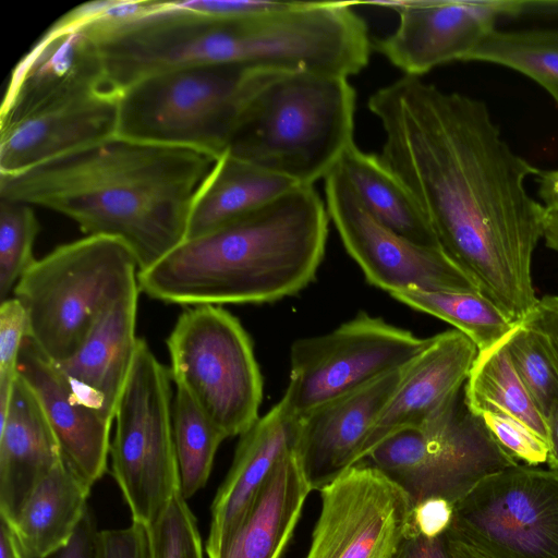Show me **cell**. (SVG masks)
<instances>
[{
  "label": "cell",
  "mask_w": 558,
  "mask_h": 558,
  "mask_svg": "<svg viewBox=\"0 0 558 558\" xmlns=\"http://www.w3.org/2000/svg\"><path fill=\"white\" fill-rule=\"evenodd\" d=\"M508 335L477 352L464 386V403L477 416L488 411L510 415L547 442L546 420L511 363L507 350Z\"/></svg>",
  "instance_id": "484cf974"
},
{
  "label": "cell",
  "mask_w": 558,
  "mask_h": 558,
  "mask_svg": "<svg viewBox=\"0 0 558 558\" xmlns=\"http://www.w3.org/2000/svg\"><path fill=\"white\" fill-rule=\"evenodd\" d=\"M446 534L490 558H558V470L487 475L453 505Z\"/></svg>",
  "instance_id": "8fae6325"
},
{
  "label": "cell",
  "mask_w": 558,
  "mask_h": 558,
  "mask_svg": "<svg viewBox=\"0 0 558 558\" xmlns=\"http://www.w3.org/2000/svg\"><path fill=\"white\" fill-rule=\"evenodd\" d=\"M61 460L40 402L17 375L0 421V518L12 524L35 487Z\"/></svg>",
  "instance_id": "44dd1931"
},
{
  "label": "cell",
  "mask_w": 558,
  "mask_h": 558,
  "mask_svg": "<svg viewBox=\"0 0 558 558\" xmlns=\"http://www.w3.org/2000/svg\"><path fill=\"white\" fill-rule=\"evenodd\" d=\"M339 166L366 210L378 222L414 243L441 247L411 193L378 155L362 151L353 144Z\"/></svg>",
  "instance_id": "d4e9b609"
},
{
  "label": "cell",
  "mask_w": 558,
  "mask_h": 558,
  "mask_svg": "<svg viewBox=\"0 0 558 558\" xmlns=\"http://www.w3.org/2000/svg\"><path fill=\"white\" fill-rule=\"evenodd\" d=\"M407 367L331 399L298 418L294 451L312 489L320 490L365 459L371 432Z\"/></svg>",
  "instance_id": "2e32d148"
},
{
  "label": "cell",
  "mask_w": 558,
  "mask_h": 558,
  "mask_svg": "<svg viewBox=\"0 0 558 558\" xmlns=\"http://www.w3.org/2000/svg\"><path fill=\"white\" fill-rule=\"evenodd\" d=\"M399 15L398 27L376 49L405 75L417 76L452 61H468L504 16L523 14V1H376Z\"/></svg>",
  "instance_id": "9a60e30c"
},
{
  "label": "cell",
  "mask_w": 558,
  "mask_h": 558,
  "mask_svg": "<svg viewBox=\"0 0 558 558\" xmlns=\"http://www.w3.org/2000/svg\"><path fill=\"white\" fill-rule=\"evenodd\" d=\"M96 558H153L149 529L132 522L123 529L99 531Z\"/></svg>",
  "instance_id": "e575fe53"
},
{
  "label": "cell",
  "mask_w": 558,
  "mask_h": 558,
  "mask_svg": "<svg viewBox=\"0 0 558 558\" xmlns=\"http://www.w3.org/2000/svg\"><path fill=\"white\" fill-rule=\"evenodd\" d=\"M468 61L494 63L522 73L545 88L558 106V29H494Z\"/></svg>",
  "instance_id": "83f0119b"
},
{
  "label": "cell",
  "mask_w": 558,
  "mask_h": 558,
  "mask_svg": "<svg viewBox=\"0 0 558 558\" xmlns=\"http://www.w3.org/2000/svg\"><path fill=\"white\" fill-rule=\"evenodd\" d=\"M169 367L138 338L134 363L119 400L110 444L111 475L132 522L151 527L180 493L173 439Z\"/></svg>",
  "instance_id": "9c48e42d"
},
{
  "label": "cell",
  "mask_w": 558,
  "mask_h": 558,
  "mask_svg": "<svg viewBox=\"0 0 558 558\" xmlns=\"http://www.w3.org/2000/svg\"><path fill=\"white\" fill-rule=\"evenodd\" d=\"M170 375L226 438L257 420L263 378L252 340L239 319L219 305L182 312L167 338Z\"/></svg>",
  "instance_id": "ba28073f"
},
{
  "label": "cell",
  "mask_w": 558,
  "mask_h": 558,
  "mask_svg": "<svg viewBox=\"0 0 558 558\" xmlns=\"http://www.w3.org/2000/svg\"><path fill=\"white\" fill-rule=\"evenodd\" d=\"M547 425V464L551 470H558V403L546 418Z\"/></svg>",
  "instance_id": "60d3db41"
},
{
  "label": "cell",
  "mask_w": 558,
  "mask_h": 558,
  "mask_svg": "<svg viewBox=\"0 0 558 558\" xmlns=\"http://www.w3.org/2000/svg\"><path fill=\"white\" fill-rule=\"evenodd\" d=\"M361 462L397 484L413 508L432 498L454 505L487 475L518 464L461 393L422 426L384 439Z\"/></svg>",
  "instance_id": "30bf717a"
},
{
  "label": "cell",
  "mask_w": 558,
  "mask_h": 558,
  "mask_svg": "<svg viewBox=\"0 0 558 558\" xmlns=\"http://www.w3.org/2000/svg\"><path fill=\"white\" fill-rule=\"evenodd\" d=\"M522 323L543 337L558 366V295H545L538 299Z\"/></svg>",
  "instance_id": "8d00e7d4"
},
{
  "label": "cell",
  "mask_w": 558,
  "mask_h": 558,
  "mask_svg": "<svg viewBox=\"0 0 558 558\" xmlns=\"http://www.w3.org/2000/svg\"><path fill=\"white\" fill-rule=\"evenodd\" d=\"M390 295L416 311L449 323L465 335L478 351L497 343L515 326L480 292L404 289Z\"/></svg>",
  "instance_id": "4316f807"
},
{
  "label": "cell",
  "mask_w": 558,
  "mask_h": 558,
  "mask_svg": "<svg viewBox=\"0 0 558 558\" xmlns=\"http://www.w3.org/2000/svg\"><path fill=\"white\" fill-rule=\"evenodd\" d=\"M90 486L61 460L35 487L10 524L25 558L64 547L88 512Z\"/></svg>",
  "instance_id": "cb8c5ba5"
},
{
  "label": "cell",
  "mask_w": 558,
  "mask_h": 558,
  "mask_svg": "<svg viewBox=\"0 0 558 558\" xmlns=\"http://www.w3.org/2000/svg\"><path fill=\"white\" fill-rule=\"evenodd\" d=\"M538 182V195L546 210L558 213V169L538 170L535 175Z\"/></svg>",
  "instance_id": "ab89813d"
},
{
  "label": "cell",
  "mask_w": 558,
  "mask_h": 558,
  "mask_svg": "<svg viewBox=\"0 0 558 558\" xmlns=\"http://www.w3.org/2000/svg\"><path fill=\"white\" fill-rule=\"evenodd\" d=\"M355 90L347 77L281 72L248 99L226 153L314 185L354 144Z\"/></svg>",
  "instance_id": "5b68a950"
},
{
  "label": "cell",
  "mask_w": 558,
  "mask_h": 558,
  "mask_svg": "<svg viewBox=\"0 0 558 558\" xmlns=\"http://www.w3.org/2000/svg\"><path fill=\"white\" fill-rule=\"evenodd\" d=\"M217 159L116 135L0 174V198L63 215L86 235L120 240L143 271L185 241L193 203Z\"/></svg>",
  "instance_id": "7a4b0ae2"
},
{
  "label": "cell",
  "mask_w": 558,
  "mask_h": 558,
  "mask_svg": "<svg viewBox=\"0 0 558 558\" xmlns=\"http://www.w3.org/2000/svg\"><path fill=\"white\" fill-rule=\"evenodd\" d=\"M481 417L496 441L515 460L531 466L547 461V442L522 422L495 411L485 412Z\"/></svg>",
  "instance_id": "d6a6232c"
},
{
  "label": "cell",
  "mask_w": 558,
  "mask_h": 558,
  "mask_svg": "<svg viewBox=\"0 0 558 558\" xmlns=\"http://www.w3.org/2000/svg\"><path fill=\"white\" fill-rule=\"evenodd\" d=\"M29 336L25 307L16 298L0 303V378L17 376V361L23 342Z\"/></svg>",
  "instance_id": "836d02e7"
},
{
  "label": "cell",
  "mask_w": 558,
  "mask_h": 558,
  "mask_svg": "<svg viewBox=\"0 0 558 558\" xmlns=\"http://www.w3.org/2000/svg\"><path fill=\"white\" fill-rule=\"evenodd\" d=\"M507 350L519 378L546 420L558 403V366L545 340L520 323L507 337Z\"/></svg>",
  "instance_id": "f546056e"
},
{
  "label": "cell",
  "mask_w": 558,
  "mask_h": 558,
  "mask_svg": "<svg viewBox=\"0 0 558 558\" xmlns=\"http://www.w3.org/2000/svg\"><path fill=\"white\" fill-rule=\"evenodd\" d=\"M543 238L549 248L558 252V213L545 209Z\"/></svg>",
  "instance_id": "7bdbcfd3"
},
{
  "label": "cell",
  "mask_w": 558,
  "mask_h": 558,
  "mask_svg": "<svg viewBox=\"0 0 558 558\" xmlns=\"http://www.w3.org/2000/svg\"><path fill=\"white\" fill-rule=\"evenodd\" d=\"M453 517V505L446 499L432 498L413 508L411 527L426 537L447 532Z\"/></svg>",
  "instance_id": "d590c367"
},
{
  "label": "cell",
  "mask_w": 558,
  "mask_h": 558,
  "mask_svg": "<svg viewBox=\"0 0 558 558\" xmlns=\"http://www.w3.org/2000/svg\"><path fill=\"white\" fill-rule=\"evenodd\" d=\"M174 450L184 499L202 489L226 436L182 389H175L172 409Z\"/></svg>",
  "instance_id": "f1b7e54d"
},
{
  "label": "cell",
  "mask_w": 558,
  "mask_h": 558,
  "mask_svg": "<svg viewBox=\"0 0 558 558\" xmlns=\"http://www.w3.org/2000/svg\"><path fill=\"white\" fill-rule=\"evenodd\" d=\"M17 375L40 402L59 442L63 462L93 487L108 468L112 422L74 397L56 364L28 337L20 351Z\"/></svg>",
  "instance_id": "e0dca14e"
},
{
  "label": "cell",
  "mask_w": 558,
  "mask_h": 558,
  "mask_svg": "<svg viewBox=\"0 0 558 558\" xmlns=\"http://www.w3.org/2000/svg\"><path fill=\"white\" fill-rule=\"evenodd\" d=\"M140 292L136 289L109 306L75 352L54 363L74 397L110 422L114 420L136 354Z\"/></svg>",
  "instance_id": "ac0fdd59"
},
{
  "label": "cell",
  "mask_w": 558,
  "mask_h": 558,
  "mask_svg": "<svg viewBox=\"0 0 558 558\" xmlns=\"http://www.w3.org/2000/svg\"><path fill=\"white\" fill-rule=\"evenodd\" d=\"M296 186L289 178L225 153L193 203L185 240L247 215Z\"/></svg>",
  "instance_id": "603a6c76"
},
{
  "label": "cell",
  "mask_w": 558,
  "mask_h": 558,
  "mask_svg": "<svg viewBox=\"0 0 558 558\" xmlns=\"http://www.w3.org/2000/svg\"><path fill=\"white\" fill-rule=\"evenodd\" d=\"M122 93L78 27L56 21L13 69L0 110V174L118 133Z\"/></svg>",
  "instance_id": "277c9868"
},
{
  "label": "cell",
  "mask_w": 558,
  "mask_h": 558,
  "mask_svg": "<svg viewBox=\"0 0 558 558\" xmlns=\"http://www.w3.org/2000/svg\"><path fill=\"white\" fill-rule=\"evenodd\" d=\"M477 352L476 345L457 329L433 336L425 351L408 365L373 427L366 457L390 435L422 426L459 396Z\"/></svg>",
  "instance_id": "d6986e66"
},
{
  "label": "cell",
  "mask_w": 558,
  "mask_h": 558,
  "mask_svg": "<svg viewBox=\"0 0 558 558\" xmlns=\"http://www.w3.org/2000/svg\"><path fill=\"white\" fill-rule=\"evenodd\" d=\"M448 547L452 558H490L478 549L446 534Z\"/></svg>",
  "instance_id": "ee69618b"
},
{
  "label": "cell",
  "mask_w": 558,
  "mask_h": 558,
  "mask_svg": "<svg viewBox=\"0 0 558 558\" xmlns=\"http://www.w3.org/2000/svg\"><path fill=\"white\" fill-rule=\"evenodd\" d=\"M319 492L322 509L305 558H395L413 512L397 484L360 462Z\"/></svg>",
  "instance_id": "5bb4252c"
},
{
  "label": "cell",
  "mask_w": 558,
  "mask_h": 558,
  "mask_svg": "<svg viewBox=\"0 0 558 558\" xmlns=\"http://www.w3.org/2000/svg\"><path fill=\"white\" fill-rule=\"evenodd\" d=\"M433 337L418 338L381 318L359 313L332 331L298 339L281 401L299 418L318 405L403 368Z\"/></svg>",
  "instance_id": "7c38bea8"
},
{
  "label": "cell",
  "mask_w": 558,
  "mask_h": 558,
  "mask_svg": "<svg viewBox=\"0 0 558 558\" xmlns=\"http://www.w3.org/2000/svg\"><path fill=\"white\" fill-rule=\"evenodd\" d=\"M324 190L329 219L371 284L389 294L404 289L480 292L441 247L414 243L378 222L339 163L324 179Z\"/></svg>",
  "instance_id": "4fadbf2b"
},
{
  "label": "cell",
  "mask_w": 558,
  "mask_h": 558,
  "mask_svg": "<svg viewBox=\"0 0 558 558\" xmlns=\"http://www.w3.org/2000/svg\"><path fill=\"white\" fill-rule=\"evenodd\" d=\"M153 558H204L197 521L181 493L149 527Z\"/></svg>",
  "instance_id": "1f68e13d"
},
{
  "label": "cell",
  "mask_w": 558,
  "mask_h": 558,
  "mask_svg": "<svg viewBox=\"0 0 558 558\" xmlns=\"http://www.w3.org/2000/svg\"><path fill=\"white\" fill-rule=\"evenodd\" d=\"M298 418L280 400L240 436L231 468L210 508L207 556L229 536L274 472L295 449Z\"/></svg>",
  "instance_id": "ffe728a7"
},
{
  "label": "cell",
  "mask_w": 558,
  "mask_h": 558,
  "mask_svg": "<svg viewBox=\"0 0 558 558\" xmlns=\"http://www.w3.org/2000/svg\"><path fill=\"white\" fill-rule=\"evenodd\" d=\"M313 490L295 451L286 454L225 542L208 558H283Z\"/></svg>",
  "instance_id": "7402d4cb"
},
{
  "label": "cell",
  "mask_w": 558,
  "mask_h": 558,
  "mask_svg": "<svg viewBox=\"0 0 558 558\" xmlns=\"http://www.w3.org/2000/svg\"><path fill=\"white\" fill-rule=\"evenodd\" d=\"M395 558H452L446 533L426 537L411 527Z\"/></svg>",
  "instance_id": "f35d334b"
},
{
  "label": "cell",
  "mask_w": 558,
  "mask_h": 558,
  "mask_svg": "<svg viewBox=\"0 0 558 558\" xmlns=\"http://www.w3.org/2000/svg\"><path fill=\"white\" fill-rule=\"evenodd\" d=\"M329 215L314 185L182 242L138 271L141 292L184 306L260 304L311 283L323 260Z\"/></svg>",
  "instance_id": "3957f363"
},
{
  "label": "cell",
  "mask_w": 558,
  "mask_h": 558,
  "mask_svg": "<svg viewBox=\"0 0 558 558\" xmlns=\"http://www.w3.org/2000/svg\"><path fill=\"white\" fill-rule=\"evenodd\" d=\"M137 274L133 253L118 239L85 235L57 246L13 290L27 312L28 338L52 363L66 360L109 306L138 289Z\"/></svg>",
  "instance_id": "8992f818"
},
{
  "label": "cell",
  "mask_w": 558,
  "mask_h": 558,
  "mask_svg": "<svg viewBox=\"0 0 558 558\" xmlns=\"http://www.w3.org/2000/svg\"><path fill=\"white\" fill-rule=\"evenodd\" d=\"M39 222L32 205L0 198V303L35 263Z\"/></svg>",
  "instance_id": "4dcf8cb0"
},
{
  "label": "cell",
  "mask_w": 558,
  "mask_h": 558,
  "mask_svg": "<svg viewBox=\"0 0 558 558\" xmlns=\"http://www.w3.org/2000/svg\"><path fill=\"white\" fill-rule=\"evenodd\" d=\"M278 73L221 63L149 75L122 92L117 135L190 147L219 158L248 99Z\"/></svg>",
  "instance_id": "52a82bcc"
},
{
  "label": "cell",
  "mask_w": 558,
  "mask_h": 558,
  "mask_svg": "<svg viewBox=\"0 0 558 558\" xmlns=\"http://www.w3.org/2000/svg\"><path fill=\"white\" fill-rule=\"evenodd\" d=\"M0 558H25L11 525L0 518Z\"/></svg>",
  "instance_id": "b9f144b4"
},
{
  "label": "cell",
  "mask_w": 558,
  "mask_h": 558,
  "mask_svg": "<svg viewBox=\"0 0 558 558\" xmlns=\"http://www.w3.org/2000/svg\"><path fill=\"white\" fill-rule=\"evenodd\" d=\"M378 155L430 223L441 248L514 325L538 299L532 257L545 207L526 191L538 169L504 140L486 104L404 75L368 99Z\"/></svg>",
  "instance_id": "6da1fadb"
},
{
  "label": "cell",
  "mask_w": 558,
  "mask_h": 558,
  "mask_svg": "<svg viewBox=\"0 0 558 558\" xmlns=\"http://www.w3.org/2000/svg\"><path fill=\"white\" fill-rule=\"evenodd\" d=\"M98 532L94 515L88 510L70 542L45 558H96Z\"/></svg>",
  "instance_id": "74e56055"
}]
</instances>
